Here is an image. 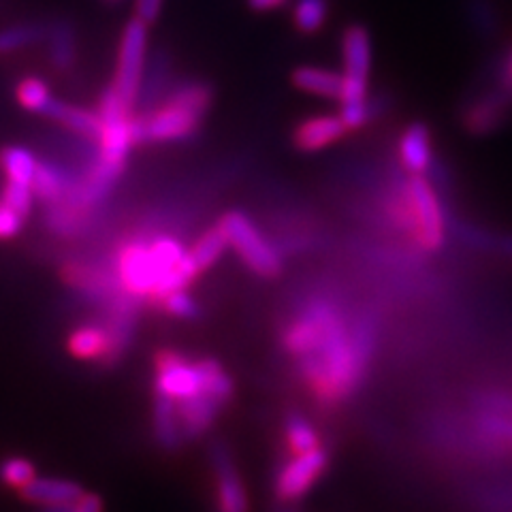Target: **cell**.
Wrapping results in <instances>:
<instances>
[{
    "label": "cell",
    "mask_w": 512,
    "mask_h": 512,
    "mask_svg": "<svg viewBox=\"0 0 512 512\" xmlns=\"http://www.w3.org/2000/svg\"><path fill=\"white\" fill-rule=\"evenodd\" d=\"M220 227L229 239V246L239 254V259L261 278H276L282 271V261L265 235L254 227V222L244 214L231 210L220 218Z\"/></svg>",
    "instance_id": "6da1fadb"
},
{
    "label": "cell",
    "mask_w": 512,
    "mask_h": 512,
    "mask_svg": "<svg viewBox=\"0 0 512 512\" xmlns=\"http://www.w3.org/2000/svg\"><path fill=\"white\" fill-rule=\"evenodd\" d=\"M203 118L205 114L201 111L167 99L163 107L133 118V139L135 143L186 141L199 133Z\"/></svg>",
    "instance_id": "7a4b0ae2"
},
{
    "label": "cell",
    "mask_w": 512,
    "mask_h": 512,
    "mask_svg": "<svg viewBox=\"0 0 512 512\" xmlns=\"http://www.w3.org/2000/svg\"><path fill=\"white\" fill-rule=\"evenodd\" d=\"M146 54H148V24L139 18H133L124 26L118 52V67L114 77V88L120 99L135 107L137 96L141 92L143 73H146Z\"/></svg>",
    "instance_id": "3957f363"
},
{
    "label": "cell",
    "mask_w": 512,
    "mask_h": 512,
    "mask_svg": "<svg viewBox=\"0 0 512 512\" xmlns=\"http://www.w3.org/2000/svg\"><path fill=\"white\" fill-rule=\"evenodd\" d=\"M406 197L416 244L429 252L440 250L444 246V214L434 186L423 175H410Z\"/></svg>",
    "instance_id": "277c9868"
},
{
    "label": "cell",
    "mask_w": 512,
    "mask_h": 512,
    "mask_svg": "<svg viewBox=\"0 0 512 512\" xmlns=\"http://www.w3.org/2000/svg\"><path fill=\"white\" fill-rule=\"evenodd\" d=\"M342 58H344V90L340 103L367 101V86H370L372 71V37L365 26L352 24L342 35Z\"/></svg>",
    "instance_id": "5b68a950"
},
{
    "label": "cell",
    "mask_w": 512,
    "mask_h": 512,
    "mask_svg": "<svg viewBox=\"0 0 512 512\" xmlns=\"http://www.w3.org/2000/svg\"><path fill=\"white\" fill-rule=\"evenodd\" d=\"M154 393L167 395L175 402H182L203 391L201 372L197 361H190L178 350L163 348L154 355Z\"/></svg>",
    "instance_id": "8992f818"
},
{
    "label": "cell",
    "mask_w": 512,
    "mask_h": 512,
    "mask_svg": "<svg viewBox=\"0 0 512 512\" xmlns=\"http://www.w3.org/2000/svg\"><path fill=\"white\" fill-rule=\"evenodd\" d=\"M116 276L124 293L139 301L152 297L158 276L150 239H133L122 246L116 259Z\"/></svg>",
    "instance_id": "52a82bcc"
},
{
    "label": "cell",
    "mask_w": 512,
    "mask_h": 512,
    "mask_svg": "<svg viewBox=\"0 0 512 512\" xmlns=\"http://www.w3.org/2000/svg\"><path fill=\"white\" fill-rule=\"evenodd\" d=\"M329 466V453L325 446L316 448L312 453L293 457L291 461H286L282 470L278 472L276 478V495L280 502H295L303 498L312 487L316 480L325 474Z\"/></svg>",
    "instance_id": "ba28073f"
},
{
    "label": "cell",
    "mask_w": 512,
    "mask_h": 512,
    "mask_svg": "<svg viewBox=\"0 0 512 512\" xmlns=\"http://www.w3.org/2000/svg\"><path fill=\"white\" fill-rule=\"evenodd\" d=\"M210 459L216 476V512H250L248 491L224 442H214Z\"/></svg>",
    "instance_id": "9c48e42d"
},
{
    "label": "cell",
    "mask_w": 512,
    "mask_h": 512,
    "mask_svg": "<svg viewBox=\"0 0 512 512\" xmlns=\"http://www.w3.org/2000/svg\"><path fill=\"white\" fill-rule=\"evenodd\" d=\"M346 133H348V128L340 114L338 116H331V114L312 116V118L303 120L295 128L293 143L297 150L312 154V152H320V150L333 146V143H338Z\"/></svg>",
    "instance_id": "30bf717a"
},
{
    "label": "cell",
    "mask_w": 512,
    "mask_h": 512,
    "mask_svg": "<svg viewBox=\"0 0 512 512\" xmlns=\"http://www.w3.org/2000/svg\"><path fill=\"white\" fill-rule=\"evenodd\" d=\"M180 416V427L184 440H197L214 425L222 406L205 391L192 395L182 402H175Z\"/></svg>",
    "instance_id": "8fae6325"
},
{
    "label": "cell",
    "mask_w": 512,
    "mask_h": 512,
    "mask_svg": "<svg viewBox=\"0 0 512 512\" xmlns=\"http://www.w3.org/2000/svg\"><path fill=\"white\" fill-rule=\"evenodd\" d=\"M399 158L410 175H425L434 165L431 135L423 122L410 124L399 141Z\"/></svg>",
    "instance_id": "7c38bea8"
},
{
    "label": "cell",
    "mask_w": 512,
    "mask_h": 512,
    "mask_svg": "<svg viewBox=\"0 0 512 512\" xmlns=\"http://www.w3.org/2000/svg\"><path fill=\"white\" fill-rule=\"evenodd\" d=\"M22 498L30 504L41 506H60V504H75L82 498L84 491L71 480H56V478H35L24 489H20Z\"/></svg>",
    "instance_id": "4fadbf2b"
},
{
    "label": "cell",
    "mask_w": 512,
    "mask_h": 512,
    "mask_svg": "<svg viewBox=\"0 0 512 512\" xmlns=\"http://www.w3.org/2000/svg\"><path fill=\"white\" fill-rule=\"evenodd\" d=\"M45 116H50V118L62 122L64 126H69L71 131L79 133V135L94 141V143H99V139H101L103 122H101V116L94 114V111H88V109H82V107H73V105L64 103V101L52 99L50 105H47V109H45Z\"/></svg>",
    "instance_id": "5bb4252c"
},
{
    "label": "cell",
    "mask_w": 512,
    "mask_h": 512,
    "mask_svg": "<svg viewBox=\"0 0 512 512\" xmlns=\"http://www.w3.org/2000/svg\"><path fill=\"white\" fill-rule=\"evenodd\" d=\"M295 88L301 92H308L314 96H323V99H342L344 90V75L335 73L331 69H320V67H297L291 75Z\"/></svg>",
    "instance_id": "9a60e30c"
},
{
    "label": "cell",
    "mask_w": 512,
    "mask_h": 512,
    "mask_svg": "<svg viewBox=\"0 0 512 512\" xmlns=\"http://www.w3.org/2000/svg\"><path fill=\"white\" fill-rule=\"evenodd\" d=\"M154 436L165 451H175L184 442L175 399L160 393L154 395Z\"/></svg>",
    "instance_id": "2e32d148"
},
{
    "label": "cell",
    "mask_w": 512,
    "mask_h": 512,
    "mask_svg": "<svg viewBox=\"0 0 512 512\" xmlns=\"http://www.w3.org/2000/svg\"><path fill=\"white\" fill-rule=\"evenodd\" d=\"M30 186L37 199L52 205L67 197L69 188L73 186V178L69 175V171H64L56 163H39Z\"/></svg>",
    "instance_id": "e0dca14e"
},
{
    "label": "cell",
    "mask_w": 512,
    "mask_h": 512,
    "mask_svg": "<svg viewBox=\"0 0 512 512\" xmlns=\"http://www.w3.org/2000/svg\"><path fill=\"white\" fill-rule=\"evenodd\" d=\"M107 350H109V335L105 325L79 327L69 338V352L75 359L103 363Z\"/></svg>",
    "instance_id": "ac0fdd59"
},
{
    "label": "cell",
    "mask_w": 512,
    "mask_h": 512,
    "mask_svg": "<svg viewBox=\"0 0 512 512\" xmlns=\"http://www.w3.org/2000/svg\"><path fill=\"white\" fill-rule=\"evenodd\" d=\"M510 105L512 103L506 99L502 92L489 94V96H485V99H480L478 103H474L470 107V111L466 114V126L476 135L489 133V131H493L495 124H498L504 118L506 109Z\"/></svg>",
    "instance_id": "d6986e66"
},
{
    "label": "cell",
    "mask_w": 512,
    "mask_h": 512,
    "mask_svg": "<svg viewBox=\"0 0 512 512\" xmlns=\"http://www.w3.org/2000/svg\"><path fill=\"white\" fill-rule=\"evenodd\" d=\"M284 440L293 457L306 455L320 448V436L314 425L299 412H288L284 421Z\"/></svg>",
    "instance_id": "ffe728a7"
},
{
    "label": "cell",
    "mask_w": 512,
    "mask_h": 512,
    "mask_svg": "<svg viewBox=\"0 0 512 512\" xmlns=\"http://www.w3.org/2000/svg\"><path fill=\"white\" fill-rule=\"evenodd\" d=\"M197 367H199V372H201L203 391L210 395L212 399H216V402L222 408L227 406L231 399H233V395H235L233 378L227 372H224V367L216 359H210V357L197 359Z\"/></svg>",
    "instance_id": "44dd1931"
},
{
    "label": "cell",
    "mask_w": 512,
    "mask_h": 512,
    "mask_svg": "<svg viewBox=\"0 0 512 512\" xmlns=\"http://www.w3.org/2000/svg\"><path fill=\"white\" fill-rule=\"evenodd\" d=\"M47 39H50V62L56 71H67L75 62V32L69 22H56L47 28Z\"/></svg>",
    "instance_id": "7402d4cb"
},
{
    "label": "cell",
    "mask_w": 512,
    "mask_h": 512,
    "mask_svg": "<svg viewBox=\"0 0 512 512\" xmlns=\"http://www.w3.org/2000/svg\"><path fill=\"white\" fill-rule=\"evenodd\" d=\"M0 167L7 173V180L20 182V184H32L35 171L39 167V160L26 148H5L0 152Z\"/></svg>",
    "instance_id": "603a6c76"
},
{
    "label": "cell",
    "mask_w": 512,
    "mask_h": 512,
    "mask_svg": "<svg viewBox=\"0 0 512 512\" xmlns=\"http://www.w3.org/2000/svg\"><path fill=\"white\" fill-rule=\"evenodd\" d=\"M227 248H229V239H227V235H224L220 224H216V227L207 229L197 239V244L190 248V254H192V259H195V263L199 265V269L203 271V269H210L212 265H216Z\"/></svg>",
    "instance_id": "cb8c5ba5"
},
{
    "label": "cell",
    "mask_w": 512,
    "mask_h": 512,
    "mask_svg": "<svg viewBox=\"0 0 512 512\" xmlns=\"http://www.w3.org/2000/svg\"><path fill=\"white\" fill-rule=\"evenodd\" d=\"M150 248H152V256H154V265H156V284L163 280L165 274H169V271L178 265L184 256H186V248L182 246L180 239L175 237H156V239H150ZM156 288V286H154Z\"/></svg>",
    "instance_id": "d4e9b609"
},
{
    "label": "cell",
    "mask_w": 512,
    "mask_h": 512,
    "mask_svg": "<svg viewBox=\"0 0 512 512\" xmlns=\"http://www.w3.org/2000/svg\"><path fill=\"white\" fill-rule=\"evenodd\" d=\"M327 15V0H297L293 9V24L303 35H314L325 26Z\"/></svg>",
    "instance_id": "484cf974"
},
{
    "label": "cell",
    "mask_w": 512,
    "mask_h": 512,
    "mask_svg": "<svg viewBox=\"0 0 512 512\" xmlns=\"http://www.w3.org/2000/svg\"><path fill=\"white\" fill-rule=\"evenodd\" d=\"M47 37V28L41 24H18L0 30V54H11Z\"/></svg>",
    "instance_id": "4316f807"
},
{
    "label": "cell",
    "mask_w": 512,
    "mask_h": 512,
    "mask_svg": "<svg viewBox=\"0 0 512 512\" xmlns=\"http://www.w3.org/2000/svg\"><path fill=\"white\" fill-rule=\"evenodd\" d=\"M54 99L50 88L39 77H26L18 84V101L22 107L30 111H39V114H45L47 105Z\"/></svg>",
    "instance_id": "83f0119b"
},
{
    "label": "cell",
    "mask_w": 512,
    "mask_h": 512,
    "mask_svg": "<svg viewBox=\"0 0 512 512\" xmlns=\"http://www.w3.org/2000/svg\"><path fill=\"white\" fill-rule=\"evenodd\" d=\"M37 478V470L24 457H9L0 463V480L11 489H24Z\"/></svg>",
    "instance_id": "f1b7e54d"
},
{
    "label": "cell",
    "mask_w": 512,
    "mask_h": 512,
    "mask_svg": "<svg viewBox=\"0 0 512 512\" xmlns=\"http://www.w3.org/2000/svg\"><path fill=\"white\" fill-rule=\"evenodd\" d=\"M0 201L9 205L13 212H18L20 216L28 218V214L32 212V201H35V192H32L30 184H20V182L7 180L5 190H3V199H0Z\"/></svg>",
    "instance_id": "f546056e"
},
{
    "label": "cell",
    "mask_w": 512,
    "mask_h": 512,
    "mask_svg": "<svg viewBox=\"0 0 512 512\" xmlns=\"http://www.w3.org/2000/svg\"><path fill=\"white\" fill-rule=\"evenodd\" d=\"M158 308L165 310L169 316L182 318V320H195V318L201 316L199 303L188 295V291L171 293L167 299H163V303H160Z\"/></svg>",
    "instance_id": "4dcf8cb0"
},
{
    "label": "cell",
    "mask_w": 512,
    "mask_h": 512,
    "mask_svg": "<svg viewBox=\"0 0 512 512\" xmlns=\"http://www.w3.org/2000/svg\"><path fill=\"white\" fill-rule=\"evenodd\" d=\"M478 427L480 431H485L487 436L500 438V440H512V416L483 410V414L478 416Z\"/></svg>",
    "instance_id": "1f68e13d"
},
{
    "label": "cell",
    "mask_w": 512,
    "mask_h": 512,
    "mask_svg": "<svg viewBox=\"0 0 512 512\" xmlns=\"http://www.w3.org/2000/svg\"><path fill=\"white\" fill-rule=\"evenodd\" d=\"M374 105L370 101H361V103H346L342 105L340 116L346 124L348 131H359L365 124H370L374 118Z\"/></svg>",
    "instance_id": "d6a6232c"
},
{
    "label": "cell",
    "mask_w": 512,
    "mask_h": 512,
    "mask_svg": "<svg viewBox=\"0 0 512 512\" xmlns=\"http://www.w3.org/2000/svg\"><path fill=\"white\" fill-rule=\"evenodd\" d=\"M24 220H26L24 216L13 212L9 205L0 201V239H9L18 235L24 227Z\"/></svg>",
    "instance_id": "836d02e7"
},
{
    "label": "cell",
    "mask_w": 512,
    "mask_h": 512,
    "mask_svg": "<svg viewBox=\"0 0 512 512\" xmlns=\"http://www.w3.org/2000/svg\"><path fill=\"white\" fill-rule=\"evenodd\" d=\"M478 404L487 412H498L504 416H512V397L500 395V393H489V395H480Z\"/></svg>",
    "instance_id": "e575fe53"
},
{
    "label": "cell",
    "mask_w": 512,
    "mask_h": 512,
    "mask_svg": "<svg viewBox=\"0 0 512 512\" xmlns=\"http://www.w3.org/2000/svg\"><path fill=\"white\" fill-rule=\"evenodd\" d=\"M163 3L165 0H135V18L148 26L154 24L163 11Z\"/></svg>",
    "instance_id": "d590c367"
},
{
    "label": "cell",
    "mask_w": 512,
    "mask_h": 512,
    "mask_svg": "<svg viewBox=\"0 0 512 512\" xmlns=\"http://www.w3.org/2000/svg\"><path fill=\"white\" fill-rule=\"evenodd\" d=\"M73 512H103V502L96 493H84L73 506Z\"/></svg>",
    "instance_id": "8d00e7d4"
},
{
    "label": "cell",
    "mask_w": 512,
    "mask_h": 512,
    "mask_svg": "<svg viewBox=\"0 0 512 512\" xmlns=\"http://www.w3.org/2000/svg\"><path fill=\"white\" fill-rule=\"evenodd\" d=\"M500 92L512 103V52L506 56L500 71Z\"/></svg>",
    "instance_id": "74e56055"
},
{
    "label": "cell",
    "mask_w": 512,
    "mask_h": 512,
    "mask_svg": "<svg viewBox=\"0 0 512 512\" xmlns=\"http://www.w3.org/2000/svg\"><path fill=\"white\" fill-rule=\"evenodd\" d=\"M286 3H288V0H248V7H250L252 11L265 13V11L280 9V7H284Z\"/></svg>",
    "instance_id": "f35d334b"
},
{
    "label": "cell",
    "mask_w": 512,
    "mask_h": 512,
    "mask_svg": "<svg viewBox=\"0 0 512 512\" xmlns=\"http://www.w3.org/2000/svg\"><path fill=\"white\" fill-rule=\"evenodd\" d=\"M75 504H60V506H47L43 512H73Z\"/></svg>",
    "instance_id": "ab89813d"
},
{
    "label": "cell",
    "mask_w": 512,
    "mask_h": 512,
    "mask_svg": "<svg viewBox=\"0 0 512 512\" xmlns=\"http://www.w3.org/2000/svg\"><path fill=\"white\" fill-rule=\"evenodd\" d=\"M495 244H498L506 254H512V237H502L500 242H495Z\"/></svg>",
    "instance_id": "60d3db41"
},
{
    "label": "cell",
    "mask_w": 512,
    "mask_h": 512,
    "mask_svg": "<svg viewBox=\"0 0 512 512\" xmlns=\"http://www.w3.org/2000/svg\"><path fill=\"white\" fill-rule=\"evenodd\" d=\"M109 3H118V0H109Z\"/></svg>",
    "instance_id": "b9f144b4"
}]
</instances>
